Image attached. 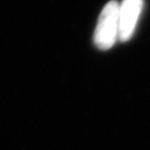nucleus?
I'll return each mask as SVG.
<instances>
[{
	"mask_svg": "<svg viewBox=\"0 0 150 150\" xmlns=\"http://www.w3.org/2000/svg\"><path fill=\"white\" fill-rule=\"evenodd\" d=\"M119 5L111 0L104 6L98 17L94 41L98 49L108 50L119 40Z\"/></svg>",
	"mask_w": 150,
	"mask_h": 150,
	"instance_id": "obj_1",
	"label": "nucleus"
},
{
	"mask_svg": "<svg viewBox=\"0 0 150 150\" xmlns=\"http://www.w3.org/2000/svg\"><path fill=\"white\" fill-rule=\"evenodd\" d=\"M143 9V0H123L119 5V40L128 41L133 36Z\"/></svg>",
	"mask_w": 150,
	"mask_h": 150,
	"instance_id": "obj_2",
	"label": "nucleus"
}]
</instances>
